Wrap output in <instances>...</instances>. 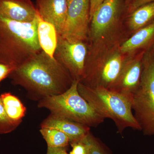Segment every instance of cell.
<instances>
[{
    "mask_svg": "<svg viewBox=\"0 0 154 154\" xmlns=\"http://www.w3.org/2000/svg\"><path fill=\"white\" fill-rule=\"evenodd\" d=\"M90 0H69L64 27L60 36L69 41L85 42L88 38Z\"/></svg>",
    "mask_w": 154,
    "mask_h": 154,
    "instance_id": "7",
    "label": "cell"
},
{
    "mask_svg": "<svg viewBox=\"0 0 154 154\" xmlns=\"http://www.w3.org/2000/svg\"><path fill=\"white\" fill-rule=\"evenodd\" d=\"M14 69L15 68L11 66L0 63V83L9 76Z\"/></svg>",
    "mask_w": 154,
    "mask_h": 154,
    "instance_id": "22",
    "label": "cell"
},
{
    "mask_svg": "<svg viewBox=\"0 0 154 154\" xmlns=\"http://www.w3.org/2000/svg\"><path fill=\"white\" fill-rule=\"evenodd\" d=\"M79 81L74 80L62 94L45 97L38 101V107L49 110L51 115L89 127H96L105 119L96 112L78 91Z\"/></svg>",
    "mask_w": 154,
    "mask_h": 154,
    "instance_id": "4",
    "label": "cell"
},
{
    "mask_svg": "<svg viewBox=\"0 0 154 154\" xmlns=\"http://www.w3.org/2000/svg\"><path fill=\"white\" fill-rule=\"evenodd\" d=\"M87 55L85 42L69 41L57 34L54 57L69 71L74 80L79 82L82 79Z\"/></svg>",
    "mask_w": 154,
    "mask_h": 154,
    "instance_id": "6",
    "label": "cell"
},
{
    "mask_svg": "<svg viewBox=\"0 0 154 154\" xmlns=\"http://www.w3.org/2000/svg\"><path fill=\"white\" fill-rule=\"evenodd\" d=\"M66 148L48 147L46 154H62Z\"/></svg>",
    "mask_w": 154,
    "mask_h": 154,
    "instance_id": "24",
    "label": "cell"
},
{
    "mask_svg": "<svg viewBox=\"0 0 154 154\" xmlns=\"http://www.w3.org/2000/svg\"><path fill=\"white\" fill-rule=\"evenodd\" d=\"M78 91L94 110L110 119L120 134L127 128L140 131L132 111V98L102 87L92 88L79 83Z\"/></svg>",
    "mask_w": 154,
    "mask_h": 154,
    "instance_id": "3",
    "label": "cell"
},
{
    "mask_svg": "<svg viewBox=\"0 0 154 154\" xmlns=\"http://www.w3.org/2000/svg\"><path fill=\"white\" fill-rule=\"evenodd\" d=\"M154 47V20L143 28L137 30L130 38L123 42L119 50L123 54L146 53Z\"/></svg>",
    "mask_w": 154,
    "mask_h": 154,
    "instance_id": "12",
    "label": "cell"
},
{
    "mask_svg": "<svg viewBox=\"0 0 154 154\" xmlns=\"http://www.w3.org/2000/svg\"><path fill=\"white\" fill-rule=\"evenodd\" d=\"M39 45L42 49L54 57L57 42V33L53 25L39 19L37 28Z\"/></svg>",
    "mask_w": 154,
    "mask_h": 154,
    "instance_id": "14",
    "label": "cell"
},
{
    "mask_svg": "<svg viewBox=\"0 0 154 154\" xmlns=\"http://www.w3.org/2000/svg\"><path fill=\"white\" fill-rule=\"evenodd\" d=\"M21 123V122L14 121L9 118L0 98V134H6L12 132Z\"/></svg>",
    "mask_w": 154,
    "mask_h": 154,
    "instance_id": "18",
    "label": "cell"
},
{
    "mask_svg": "<svg viewBox=\"0 0 154 154\" xmlns=\"http://www.w3.org/2000/svg\"><path fill=\"white\" fill-rule=\"evenodd\" d=\"M153 1L154 0H132L127 3V11L128 14H130L138 7Z\"/></svg>",
    "mask_w": 154,
    "mask_h": 154,
    "instance_id": "21",
    "label": "cell"
},
{
    "mask_svg": "<svg viewBox=\"0 0 154 154\" xmlns=\"http://www.w3.org/2000/svg\"><path fill=\"white\" fill-rule=\"evenodd\" d=\"M105 0H90V20L93 14Z\"/></svg>",
    "mask_w": 154,
    "mask_h": 154,
    "instance_id": "23",
    "label": "cell"
},
{
    "mask_svg": "<svg viewBox=\"0 0 154 154\" xmlns=\"http://www.w3.org/2000/svg\"><path fill=\"white\" fill-rule=\"evenodd\" d=\"M0 98L9 118L13 121L22 122L27 110L20 99L11 93L2 94Z\"/></svg>",
    "mask_w": 154,
    "mask_h": 154,
    "instance_id": "16",
    "label": "cell"
},
{
    "mask_svg": "<svg viewBox=\"0 0 154 154\" xmlns=\"http://www.w3.org/2000/svg\"><path fill=\"white\" fill-rule=\"evenodd\" d=\"M0 15L16 22L30 23L38 16L31 0H0Z\"/></svg>",
    "mask_w": 154,
    "mask_h": 154,
    "instance_id": "11",
    "label": "cell"
},
{
    "mask_svg": "<svg viewBox=\"0 0 154 154\" xmlns=\"http://www.w3.org/2000/svg\"><path fill=\"white\" fill-rule=\"evenodd\" d=\"M40 132L48 147L66 148L70 143L68 137L58 130L51 128H40Z\"/></svg>",
    "mask_w": 154,
    "mask_h": 154,
    "instance_id": "17",
    "label": "cell"
},
{
    "mask_svg": "<svg viewBox=\"0 0 154 154\" xmlns=\"http://www.w3.org/2000/svg\"><path fill=\"white\" fill-rule=\"evenodd\" d=\"M82 140L88 146V154H108L103 145L91 131Z\"/></svg>",
    "mask_w": 154,
    "mask_h": 154,
    "instance_id": "19",
    "label": "cell"
},
{
    "mask_svg": "<svg viewBox=\"0 0 154 154\" xmlns=\"http://www.w3.org/2000/svg\"><path fill=\"white\" fill-rule=\"evenodd\" d=\"M51 128L60 131L68 137L70 144L82 140L90 132V128L50 114L42 122L40 128Z\"/></svg>",
    "mask_w": 154,
    "mask_h": 154,
    "instance_id": "13",
    "label": "cell"
},
{
    "mask_svg": "<svg viewBox=\"0 0 154 154\" xmlns=\"http://www.w3.org/2000/svg\"><path fill=\"white\" fill-rule=\"evenodd\" d=\"M123 0H105L91 17V35L93 40L105 36L118 20Z\"/></svg>",
    "mask_w": 154,
    "mask_h": 154,
    "instance_id": "8",
    "label": "cell"
},
{
    "mask_svg": "<svg viewBox=\"0 0 154 154\" xmlns=\"http://www.w3.org/2000/svg\"><path fill=\"white\" fill-rule=\"evenodd\" d=\"M69 0H36L38 16L43 21L52 24L58 35L63 31L67 14Z\"/></svg>",
    "mask_w": 154,
    "mask_h": 154,
    "instance_id": "10",
    "label": "cell"
},
{
    "mask_svg": "<svg viewBox=\"0 0 154 154\" xmlns=\"http://www.w3.org/2000/svg\"><path fill=\"white\" fill-rule=\"evenodd\" d=\"M62 154H70L67 153V152H66V149H65L63 151V152L62 153Z\"/></svg>",
    "mask_w": 154,
    "mask_h": 154,
    "instance_id": "25",
    "label": "cell"
},
{
    "mask_svg": "<svg viewBox=\"0 0 154 154\" xmlns=\"http://www.w3.org/2000/svg\"><path fill=\"white\" fill-rule=\"evenodd\" d=\"M134 115L144 134L154 136V47L143 57L139 86L132 96Z\"/></svg>",
    "mask_w": 154,
    "mask_h": 154,
    "instance_id": "5",
    "label": "cell"
},
{
    "mask_svg": "<svg viewBox=\"0 0 154 154\" xmlns=\"http://www.w3.org/2000/svg\"><path fill=\"white\" fill-rule=\"evenodd\" d=\"M145 53L134 54L131 59L126 60L120 76L111 90L132 98L140 84Z\"/></svg>",
    "mask_w": 154,
    "mask_h": 154,
    "instance_id": "9",
    "label": "cell"
},
{
    "mask_svg": "<svg viewBox=\"0 0 154 154\" xmlns=\"http://www.w3.org/2000/svg\"><path fill=\"white\" fill-rule=\"evenodd\" d=\"M154 20V1L144 4L129 14L128 25L135 32Z\"/></svg>",
    "mask_w": 154,
    "mask_h": 154,
    "instance_id": "15",
    "label": "cell"
},
{
    "mask_svg": "<svg viewBox=\"0 0 154 154\" xmlns=\"http://www.w3.org/2000/svg\"><path fill=\"white\" fill-rule=\"evenodd\" d=\"M127 3L129 2L130 1H132V0H127Z\"/></svg>",
    "mask_w": 154,
    "mask_h": 154,
    "instance_id": "26",
    "label": "cell"
},
{
    "mask_svg": "<svg viewBox=\"0 0 154 154\" xmlns=\"http://www.w3.org/2000/svg\"><path fill=\"white\" fill-rule=\"evenodd\" d=\"M70 144L72 149L70 154H88V146L82 140Z\"/></svg>",
    "mask_w": 154,
    "mask_h": 154,
    "instance_id": "20",
    "label": "cell"
},
{
    "mask_svg": "<svg viewBox=\"0 0 154 154\" xmlns=\"http://www.w3.org/2000/svg\"><path fill=\"white\" fill-rule=\"evenodd\" d=\"M9 77L13 84L26 90L30 99L38 102L62 94L74 81L62 64L43 50L14 69Z\"/></svg>",
    "mask_w": 154,
    "mask_h": 154,
    "instance_id": "1",
    "label": "cell"
},
{
    "mask_svg": "<svg viewBox=\"0 0 154 154\" xmlns=\"http://www.w3.org/2000/svg\"><path fill=\"white\" fill-rule=\"evenodd\" d=\"M40 17L30 23L12 21L0 15V63L16 68L42 51L37 28Z\"/></svg>",
    "mask_w": 154,
    "mask_h": 154,
    "instance_id": "2",
    "label": "cell"
}]
</instances>
